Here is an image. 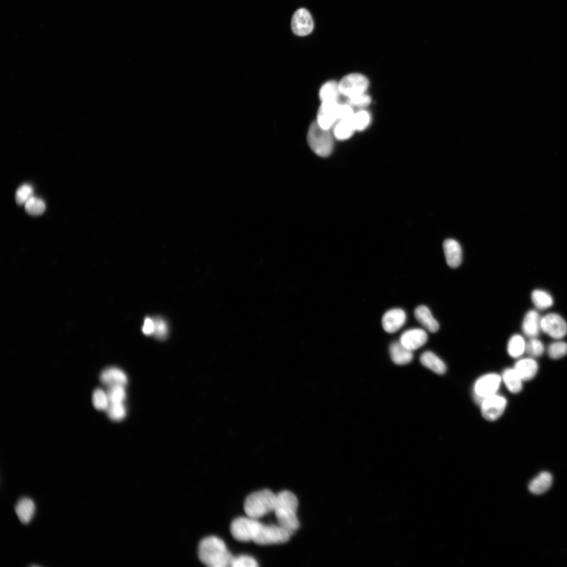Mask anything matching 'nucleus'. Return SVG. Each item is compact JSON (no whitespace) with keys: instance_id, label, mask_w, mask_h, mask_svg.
<instances>
[{"instance_id":"nucleus-1","label":"nucleus","mask_w":567,"mask_h":567,"mask_svg":"<svg viewBox=\"0 0 567 567\" xmlns=\"http://www.w3.org/2000/svg\"><path fill=\"white\" fill-rule=\"evenodd\" d=\"M247 517L235 519L230 531L233 538L242 542H253L259 545L281 544L287 543L291 534L278 525H266Z\"/></svg>"},{"instance_id":"nucleus-2","label":"nucleus","mask_w":567,"mask_h":567,"mask_svg":"<svg viewBox=\"0 0 567 567\" xmlns=\"http://www.w3.org/2000/svg\"><path fill=\"white\" fill-rule=\"evenodd\" d=\"M299 501L296 496L288 491L277 495V501L274 512L278 525L291 535L299 528L300 524L297 517Z\"/></svg>"},{"instance_id":"nucleus-3","label":"nucleus","mask_w":567,"mask_h":567,"mask_svg":"<svg viewBox=\"0 0 567 567\" xmlns=\"http://www.w3.org/2000/svg\"><path fill=\"white\" fill-rule=\"evenodd\" d=\"M198 554L201 561L210 567L230 566L233 557L224 541L216 536L203 538L199 545Z\"/></svg>"},{"instance_id":"nucleus-4","label":"nucleus","mask_w":567,"mask_h":567,"mask_svg":"<svg viewBox=\"0 0 567 567\" xmlns=\"http://www.w3.org/2000/svg\"><path fill=\"white\" fill-rule=\"evenodd\" d=\"M277 501V495L265 489L250 494L244 504L247 517L259 520L265 515L274 512Z\"/></svg>"},{"instance_id":"nucleus-5","label":"nucleus","mask_w":567,"mask_h":567,"mask_svg":"<svg viewBox=\"0 0 567 567\" xmlns=\"http://www.w3.org/2000/svg\"><path fill=\"white\" fill-rule=\"evenodd\" d=\"M309 147L321 157L331 155L334 148V141L330 130L322 128L316 122L309 127L307 134Z\"/></svg>"},{"instance_id":"nucleus-6","label":"nucleus","mask_w":567,"mask_h":567,"mask_svg":"<svg viewBox=\"0 0 567 567\" xmlns=\"http://www.w3.org/2000/svg\"><path fill=\"white\" fill-rule=\"evenodd\" d=\"M502 384L501 375L490 372L479 376L473 387V396L478 404L484 399L498 393Z\"/></svg>"},{"instance_id":"nucleus-7","label":"nucleus","mask_w":567,"mask_h":567,"mask_svg":"<svg viewBox=\"0 0 567 567\" xmlns=\"http://www.w3.org/2000/svg\"><path fill=\"white\" fill-rule=\"evenodd\" d=\"M479 406L483 417L492 422L503 416L507 406V400L505 396L497 393L484 399Z\"/></svg>"},{"instance_id":"nucleus-8","label":"nucleus","mask_w":567,"mask_h":567,"mask_svg":"<svg viewBox=\"0 0 567 567\" xmlns=\"http://www.w3.org/2000/svg\"><path fill=\"white\" fill-rule=\"evenodd\" d=\"M369 82L364 75L358 73L349 74L339 83L340 94L347 98L366 93Z\"/></svg>"},{"instance_id":"nucleus-9","label":"nucleus","mask_w":567,"mask_h":567,"mask_svg":"<svg viewBox=\"0 0 567 567\" xmlns=\"http://www.w3.org/2000/svg\"><path fill=\"white\" fill-rule=\"evenodd\" d=\"M541 331L556 340H560L567 335V322L557 313H549L542 317Z\"/></svg>"},{"instance_id":"nucleus-10","label":"nucleus","mask_w":567,"mask_h":567,"mask_svg":"<svg viewBox=\"0 0 567 567\" xmlns=\"http://www.w3.org/2000/svg\"><path fill=\"white\" fill-rule=\"evenodd\" d=\"M291 28L295 35L299 37H305L311 34L314 28V23L310 13L303 8L298 10L292 16Z\"/></svg>"},{"instance_id":"nucleus-11","label":"nucleus","mask_w":567,"mask_h":567,"mask_svg":"<svg viewBox=\"0 0 567 567\" xmlns=\"http://www.w3.org/2000/svg\"><path fill=\"white\" fill-rule=\"evenodd\" d=\"M338 101L321 102L317 117V124L323 129L330 130L338 120Z\"/></svg>"},{"instance_id":"nucleus-12","label":"nucleus","mask_w":567,"mask_h":567,"mask_svg":"<svg viewBox=\"0 0 567 567\" xmlns=\"http://www.w3.org/2000/svg\"><path fill=\"white\" fill-rule=\"evenodd\" d=\"M428 340L425 331L413 329L405 331L401 336L400 342L408 349L414 352L423 346Z\"/></svg>"},{"instance_id":"nucleus-13","label":"nucleus","mask_w":567,"mask_h":567,"mask_svg":"<svg viewBox=\"0 0 567 567\" xmlns=\"http://www.w3.org/2000/svg\"><path fill=\"white\" fill-rule=\"evenodd\" d=\"M406 320L407 314L404 311L400 308H394L384 314L382 325L387 333L392 334L398 331L404 325Z\"/></svg>"},{"instance_id":"nucleus-14","label":"nucleus","mask_w":567,"mask_h":567,"mask_svg":"<svg viewBox=\"0 0 567 567\" xmlns=\"http://www.w3.org/2000/svg\"><path fill=\"white\" fill-rule=\"evenodd\" d=\"M513 368L525 382L533 380L536 376L539 371V364L535 358L529 356L521 357L518 359Z\"/></svg>"},{"instance_id":"nucleus-15","label":"nucleus","mask_w":567,"mask_h":567,"mask_svg":"<svg viewBox=\"0 0 567 567\" xmlns=\"http://www.w3.org/2000/svg\"><path fill=\"white\" fill-rule=\"evenodd\" d=\"M446 261L451 268L458 267L462 261V250L459 243L453 239H447L443 243Z\"/></svg>"},{"instance_id":"nucleus-16","label":"nucleus","mask_w":567,"mask_h":567,"mask_svg":"<svg viewBox=\"0 0 567 567\" xmlns=\"http://www.w3.org/2000/svg\"><path fill=\"white\" fill-rule=\"evenodd\" d=\"M541 318L539 313L534 309L526 313L522 325V329L525 335L529 338L537 337L542 331Z\"/></svg>"},{"instance_id":"nucleus-17","label":"nucleus","mask_w":567,"mask_h":567,"mask_svg":"<svg viewBox=\"0 0 567 567\" xmlns=\"http://www.w3.org/2000/svg\"><path fill=\"white\" fill-rule=\"evenodd\" d=\"M416 319L427 331L435 333L440 329V324L433 316L430 309L425 305H420L415 311Z\"/></svg>"},{"instance_id":"nucleus-18","label":"nucleus","mask_w":567,"mask_h":567,"mask_svg":"<svg viewBox=\"0 0 567 567\" xmlns=\"http://www.w3.org/2000/svg\"><path fill=\"white\" fill-rule=\"evenodd\" d=\"M102 384L109 387L115 385L125 386L128 383V377L126 373L117 367H110L102 371L100 376Z\"/></svg>"},{"instance_id":"nucleus-19","label":"nucleus","mask_w":567,"mask_h":567,"mask_svg":"<svg viewBox=\"0 0 567 567\" xmlns=\"http://www.w3.org/2000/svg\"><path fill=\"white\" fill-rule=\"evenodd\" d=\"M389 352L393 362L398 365L408 364L414 359L413 352L404 347L400 341L392 343Z\"/></svg>"},{"instance_id":"nucleus-20","label":"nucleus","mask_w":567,"mask_h":567,"mask_svg":"<svg viewBox=\"0 0 567 567\" xmlns=\"http://www.w3.org/2000/svg\"><path fill=\"white\" fill-rule=\"evenodd\" d=\"M420 360L423 366L436 374H444L447 370L444 361L433 352H424L421 355Z\"/></svg>"},{"instance_id":"nucleus-21","label":"nucleus","mask_w":567,"mask_h":567,"mask_svg":"<svg viewBox=\"0 0 567 567\" xmlns=\"http://www.w3.org/2000/svg\"><path fill=\"white\" fill-rule=\"evenodd\" d=\"M36 505L31 498L24 497L17 502L15 510L20 521L24 524H29L33 519L36 511Z\"/></svg>"},{"instance_id":"nucleus-22","label":"nucleus","mask_w":567,"mask_h":567,"mask_svg":"<svg viewBox=\"0 0 567 567\" xmlns=\"http://www.w3.org/2000/svg\"><path fill=\"white\" fill-rule=\"evenodd\" d=\"M501 376L502 383L509 392L512 394H518L522 391L524 382L514 368L505 369Z\"/></svg>"},{"instance_id":"nucleus-23","label":"nucleus","mask_w":567,"mask_h":567,"mask_svg":"<svg viewBox=\"0 0 567 567\" xmlns=\"http://www.w3.org/2000/svg\"><path fill=\"white\" fill-rule=\"evenodd\" d=\"M553 478L548 472H543L529 483L528 489L532 494L540 495L547 492L553 484Z\"/></svg>"},{"instance_id":"nucleus-24","label":"nucleus","mask_w":567,"mask_h":567,"mask_svg":"<svg viewBox=\"0 0 567 567\" xmlns=\"http://www.w3.org/2000/svg\"><path fill=\"white\" fill-rule=\"evenodd\" d=\"M527 341L520 334H515L509 339L507 351L509 356L513 358L519 359L523 357L526 351Z\"/></svg>"},{"instance_id":"nucleus-25","label":"nucleus","mask_w":567,"mask_h":567,"mask_svg":"<svg viewBox=\"0 0 567 567\" xmlns=\"http://www.w3.org/2000/svg\"><path fill=\"white\" fill-rule=\"evenodd\" d=\"M531 299L535 306L540 310H546L551 308L554 303L552 295L543 289L533 290L531 295Z\"/></svg>"},{"instance_id":"nucleus-26","label":"nucleus","mask_w":567,"mask_h":567,"mask_svg":"<svg viewBox=\"0 0 567 567\" xmlns=\"http://www.w3.org/2000/svg\"><path fill=\"white\" fill-rule=\"evenodd\" d=\"M340 94L339 84L333 80L324 84L319 91V97L321 102L338 101Z\"/></svg>"},{"instance_id":"nucleus-27","label":"nucleus","mask_w":567,"mask_h":567,"mask_svg":"<svg viewBox=\"0 0 567 567\" xmlns=\"http://www.w3.org/2000/svg\"><path fill=\"white\" fill-rule=\"evenodd\" d=\"M355 131L350 119L339 120L335 126L333 132L337 140L345 141L350 139Z\"/></svg>"},{"instance_id":"nucleus-28","label":"nucleus","mask_w":567,"mask_h":567,"mask_svg":"<svg viewBox=\"0 0 567 567\" xmlns=\"http://www.w3.org/2000/svg\"><path fill=\"white\" fill-rule=\"evenodd\" d=\"M550 358L554 360L559 359L567 355V343L560 340L552 342L547 350Z\"/></svg>"},{"instance_id":"nucleus-29","label":"nucleus","mask_w":567,"mask_h":567,"mask_svg":"<svg viewBox=\"0 0 567 567\" xmlns=\"http://www.w3.org/2000/svg\"><path fill=\"white\" fill-rule=\"evenodd\" d=\"M527 341L526 351L529 357L536 358L541 357L545 351L543 342L536 338H529Z\"/></svg>"},{"instance_id":"nucleus-30","label":"nucleus","mask_w":567,"mask_h":567,"mask_svg":"<svg viewBox=\"0 0 567 567\" xmlns=\"http://www.w3.org/2000/svg\"><path fill=\"white\" fill-rule=\"evenodd\" d=\"M125 386L115 385L109 387L107 392L111 403H124L126 399Z\"/></svg>"},{"instance_id":"nucleus-31","label":"nucleus","mask_w":567,"mask_h":567,"mask_svg":"<svg viewBox=\"0 0 567 567\" xmlns=\"http://www.w3.org/2000/svg\"><path fill=\"white\" fill-rule=\"evenodd\" d=\"M371 117L368 112L361 111L355 114L352 119L353 126L356 130L363 131L370 124Z\"/></svg>"},{"instance_id":"nucleus-32","label":"nucleus","mask_w":567,"mask_h":567,"mask_svg":"<svg viewBox=\"0 0 567 567\" xmlns=\"http://www.w3.org/2000/svg\"><path fill=\"white\" fill-rule=\"evenodd\" d=\"M153 319L154 331L152 335L159 340L166 339L169 334L168 324L167 321L161 317H154Z\"/></svg>"},{"instance_id":"nucleus-33","label":"nucleus","mask_w":567,"mask_h":567,"mask_svg":"<svg viewBox=\"0 0 567 567\" xmlns=\"http://www.w3.org/2000/svg\"><path fill=\"white\" fill-rule=\"evenodd\" d=\"M26 212L33 215H39L44 213L46 209L44 202L39 198L32 197L25 204Z\"/></svg>"},{"instance_id":"nucleus-34","label":"nucleus","mask_w":567,"mask_h":567,"mask_svg":"<svg viewBox=\"0 0 567 567\" xmlns=\"http://www.w3.org/2000/svg\"><path fill=\"white\" fill-rule=\"evenodd\" d=\"M93 403L98 410H107L111 404L107 393L101 389L95 390L93 394Z\"/></svg>"},{"instance_id":"nucleus-35","label":"nucleus","mask_w":567,"mask_h":567,"mask_svg":"<svg viewBox=\"0 0 567 567\" xmlns=\"http://www.w3.org/2000/svg\"><path fill=\"white\" fill-rule=\"evenodd\" d=\"M109 418L114 421H120L125 419L127 415V409L124 403H111L107 409Z\"/></svg>"},{"instance_id":"nucleus-36","label":"nucleus","mask_w":567,"mask_h":567,"mask_svg":"<svg viewBox=\"0 0 567 567\" xmlns=\"http://www.w3.org/2000/svg\"><path fill=\"white\" fill-rule=\"evenodd\" d=\"M33 188L29 184H24L21 186L15 194V200L19 205L25 204L26 202L33 197Z\"/></svg>"},{"instance_id":"nucleus-37","label":"nucleus","mask_w":567,"mask_h":567,"mask_svg":"<svg viewBox=\"0 0 567 567\" xmlns=\"http://www.w3.org/2000/svg\"><path fill=\"white\" fill-rule=\"evenodd\" d=\"M259 564L257 561L252 557L248 555H240L238 557H233L231 565L232 567H256Z\"/></svg>"},{"instance_id":"nucleus-38","label":"nucleus","mask_w":567,"mask_h":567,"mask_svg":"<svg viewBox=\"0 0 567 567\" xmlns=\"http://www.w3.org/2000/svg\"><path fill=\"white\" fill-rule=\"evenodd\" d=\"M371 101L370 97L366 93L348 98V104L357 107H366L370 104Z\"/></svg>"},{"instance_id":"nucleus-39","label":"nucleus","mask_w":567,"mask_h":567,"mask_svg":"<svg viewBox=\"0 0 567 567\" xmlns=\"http://www.w3.org/2000/svg\"><path fill=\"white\" fill-rule=\"evenodd\" d=\"M354 114L352 107L349 104H339L338 111V120H350Z\"/></svg>"},{"instance_id":"nucleus-40","label":"nucleus","mask_w":567,"mask_h":567,"mask_svg":"<svg viewBox=\"0 0 567 567\" xmlns=\"http://www.w3.org/2000/svg\"><path fill=\"white\" fill-rule=\"evenodd\" d=\"M142 331L145 335L150 336L153 335L154 331V322L153 318L150 317L145 318L142 328Z\"/></svg>"}]
</instances>
